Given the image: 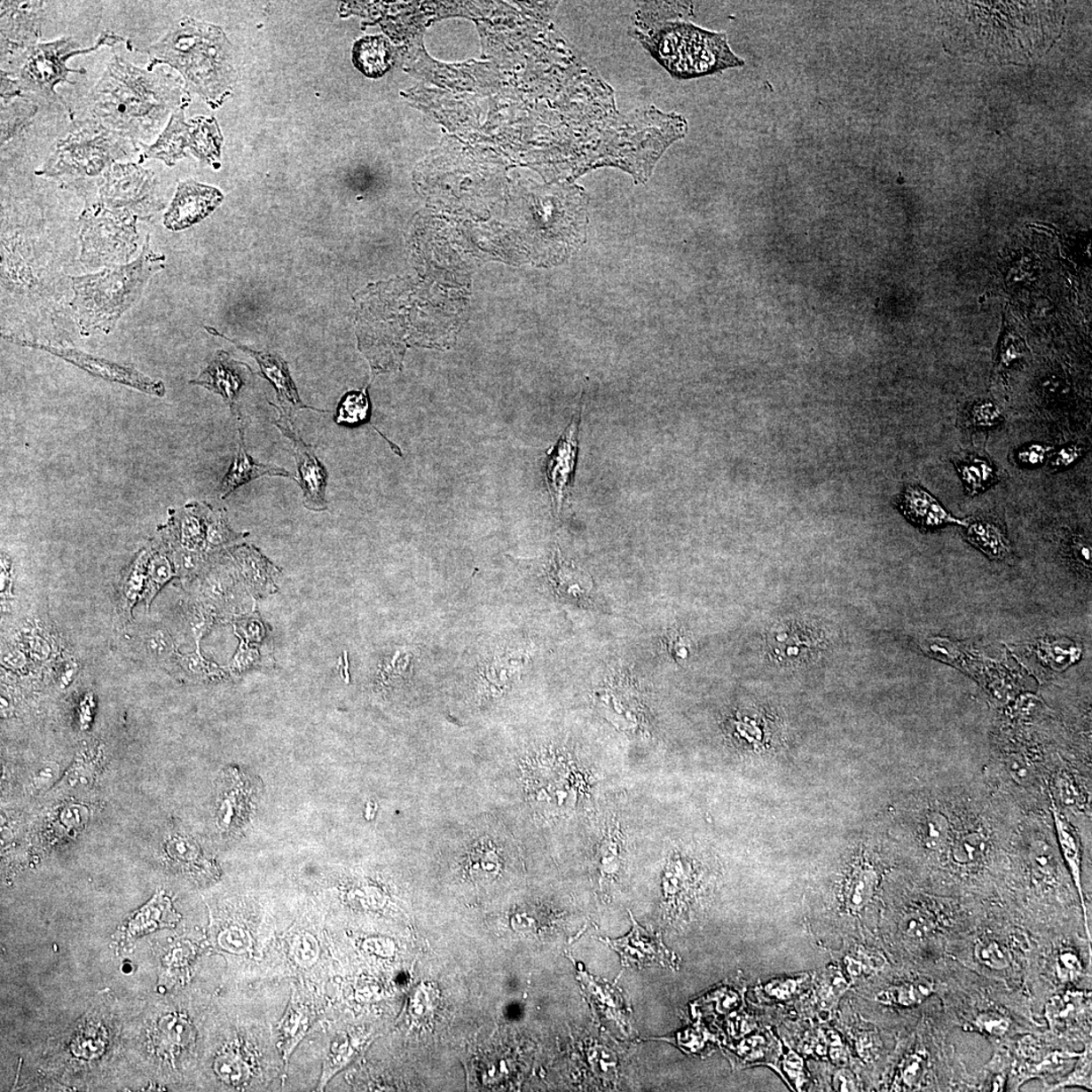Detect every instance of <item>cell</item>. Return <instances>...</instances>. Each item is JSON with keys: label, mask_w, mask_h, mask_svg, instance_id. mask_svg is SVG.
I'll return each instance as SVG.
<instances>
[{"label": "cell", "mask_w": 1092, "mask_h": 1092, "mask_svg": "<svg viewBox=\"0 0 1092 1092\" xmlns=\"http://www.w3.org/2000/svg\"><path fill=\"white\" fill-rule=\"evenodd\" d=\"M946 47L982 62L1025 64L1042 57L1059 38L1063 2L944 4Z\"/></svg>", "instance_id": "obj_1"}, {"label": "cell", "mask_w": 1092, "mask_h": 1092, "mask_svg": "<svg viewBox=\"0 0 1092 1092\" xmlns=\"http://www.w3.org/2000/svg\"><path fill=\"white\" fill-rule=\"evenodd\" d=\"M183 85L164 65L140 68L114 55L90 93V118L137 144L150 145L169 115L189 104Z\"/></svg>", "instance_id": "obj_2"}, {"label": "cell", "mask_w": 1092, "mask_h": 1092, "mask_svg": "<svg viewBox=\"0 0 1092 1092\" xmlns=\"http://www.w3.org/2000/svg\"><path fill=\"white\" fill-rule=\"evenodd\" d=\"M230 44L221 27L184 18L146 50L147 67L164 65L179 72L185 89L219 106L234 79Z\"/></svg>", "instance_id": "obj_3"}, {"label": "cell", "mask_w": 1092, "mask_h": 1092, "mask_svg": "<svg viewBox=\"0 0 1092 1092\" xmlns=\"http://www.w3.org/2000/svg\"><path fill=\"white\" fill-rule=\"evenodd\" d=\"M164 260L151 249L148 235L141 255L131 263L72 278L75 298L71 303L82 334L111 332L140 298L148 280L163 269Z\"/></svg>", "instance_id": "obj_4"}, {"label": "cell", "mask_w": 1092, "mask_h": 1092, "mask_svg": "<svg viewBox=\"0 0 1092 1092\" xmlns=\"http://www.w3.org/2000/svg\"><path fill=\"white\" fill-rule=\"evenodd\" d=\"M645 30L639 34L643 46L672 76L696 78L744 65L729 48L725 33L706 31L684 21Z\"/></svg>", "instance_id": "obj_5"}, {"label": "cell", "mask_w": 1092, "mask_h": 1092, "mask_svg": "<svg viewBox=\"0 0 1092 1092\" xmlns=\"http://www.w3.org/2000/svg\"><path fill=\"white\" fill-rule=\"evenodd\" d=\"M140 151L139 144L95 120H76L69 134L57 143L53 153L35 173L67 184L101 178L114 164Z\"/></svg>", "instance_id": "obj_6"}, {"label": "cell", "mask_w": 1092, "mask_h": 1092, "mask_svg": "<svg viewBox=\"0 0 1092 1092\" xmlns=\"http://www.w3.org/2000/svg\"><path fill=\"white\" fill-rule=\"evenodd\" d=\"M125 44L132 49L125 38L113 33L100 35L96 44L90 48H78V43L72 37H63L39 44L31 50L19 71L17 79L23 92L35 93L49 101L60 103L57 95L56 86L62 83H74L69 75H85L86 70L71 69L67 62L72 57L90 54L101 47Z\"/></svg>", "instance_id": "obj_7"}, {"label": "cell", "mask_w": 1092, "mask_h": 1092, "mask_svg": "<svg viewBox=\"0 0 1092 1092\" xmlns=\"http://www.w3.org/2000/svg\"><path fill=\"white\" fill-rule=\"evenodd\" d=\"M97 204L145 216L164 208L155 173L133 162H118L100 178Z\"/></svg>", "instance_id": "obj_8"}, {"label": "cell", "mask_w": 1092, "mask_h": 1092, "mask_svg": "<svg viewBox=\"0 0 1092 1092\" xmlns=\"http://www.w3.org/2000/svg\"><path fill=\"white\" fill-rule=\"evenodd\" d=\"M44 3H2V72L17 77L31 50L39 44Z\"/></svg>", "instance_id": "obj_9"}, {"label": "cell", "mask_w": 1092, "mask_h": 1092, "mask_svg": "<svg viewBox=\"0 0 1092 1092\" xmlns=\"http://www.w3.org/2000/svg\"><path fill=\"white\" fill-rule=\"evenodd\" d=\"M6 342L17 345L31 347V349L41 350L54 354L68 363L82 368L85 372L96 375V377L104 379L108 381L119 382L122 385L132 387L141 390L143 393L163 397L165 395V386L161 381H153L138 371L133 368H128L111 361L105 360L90 356L76 350L57 349L54 346L35 343L28 342V340L18 339L12 336H4Z\"/></svg>", "instance_id": "obj_10"}, {"label": "cell", "mask_w": 1092, "mask_h": 1092, "mask_svg": "<svg viewBox=\"0 0 1092 1092\" xmlns=\"http://www.w3.org/2000/svg\"><path fill=\"white\" fill-rule=\"evenodd\" d=\"M274 425L283 432L293 444V453L295 460L298 477L295 481L302 490L303 505L310 510H327L328 503L325 499L328 483V473L318 459L315 446L307 444L296 432L294 419L280 415Z\"/></svg>", "instance_id": "obj_11"}, {"label": "cell", "mask_w": 1092, "mask_h": 1092, "mask_svg": "<svg viewBox=\"0 0 1092 1092\" xmlns=\"http://www.w3.org/2000/svg\"><path fill=\"white\" fill-rule=\"evenodd\" d=\"M224 200L216 187L201 185L192 179L179 183L175 199L164 216V226L171 231H182L207 218Z\"/></svg>", "instance_id": "obj_12"}, {"label": "cell", "mask_w": 1092, "mask_h": 1092, "mask_svg": "<svg viewBox=\"0 0 1092 1092\" xmlns=\"http://www.w3.org/2000/svg\"><path fill=\"white\" fill-rule=\"evenodd\" d=\"M632 929L626 937L618 939H605L621 957L622 965L642 968L660 964L670 968L678 966L675 954L667 949L660 935L643 929L631 915Z\"/></svg>", "instance_id": "obj_13"}, {"label": "cell", "mask_w": 1092, "mask_h": 1092, "mask_svg": "<svg viewBox=\"0 0 1092 1092\" xmlns=\"http://www.w3.org/2000/svg\"><path fill=\"white\" fill-rule=\"evenodd\" d=\"M581 417L578 415L562 433L558 444L548 454L546 466V482L552 501L556 512H560L563 502L567 500L569 488L575 473L577 454L578 426Z\"/></svg>", "instance_id": "obj_14"}, {"label": "cell", "mask_w": 1092, "mask_h": 1092, "mask_svg": "<svg viewBox=\"0 0 1092 1092\" xmlns=\"http://www.w3.org/2000/svg\"><path fill=\"white\" fill-rule=\"evenodd\" d=\"M207 330L211 332L214 335H219L226 338L229 342L236 344L239 350L247 352L252 357L256 359L260 366V373L263 374V378L269 380L272 383L273 388L277 390L279 407L276 406L274 404L271 405L279 412L280 415L294 419L295 414L299 410L309 409L315 410L317 412H326L306 406V405L301 401L298 389H296L291 378V374H289L287 364L283 358L277 356V354L253 351L248 350L247 347L238 344L234 342V340H230L227 337L221 335L220 333L212 328L207 327Z\"/></svg>", "instance_id": "obj_15"}, {"label": "cell", "mask_w": 1092, "mask_h": 1092, "mask_svg": "<svg viewBox=\"0 0 1092 1092\" xmlns=\"http://www.w3.org/2000/svg\"><path fill=\"white\" fill-rule=\"evenodd\" d=\"M185 106L179 107L168 122L157 140L150 145L140 144L143 159H156L168 166L175 165L186 156L185 149L192 152L194 131L192 121L185 122Z\"/></svg>", "instance_id": "obj_16"}, {"label": "cell", "mask_w": 1092, "mask_h": 1092, "mask_svg": "<svg viewBox=\"0 0 1092 1092\" xmlns=\"http://www.w3.org/2000/svg\"><path fill=\"white\" fill-rule=\"evenodd\" d=\"M240 365L231 358L227 352L219 351L199 379L192 381L191 383L205 387L222 396L231 411L238 415L237 399L244 386Z\"/></svg>", "instance_id": "obj_17"}, {"label": "cell", "mask_w": 1092, "mask_h": 1092, "mask_svg": "<svg viewBox=\"0 0 1092 1092\" xmlns=\"http://www.w3.org/2000/svg\"><path fill=\"white\" fill-rule=\"evenodd\" d=\"M900 508L910 522L924 528V530H931L948 523H959L965 525L964 522L953 517L950 513L947 512L943 506L939 504L929 491H924L921 487L908 486L903 491L900 499Z\"/></svg>", "instance_id": "obj_18"}, {"label": "cell", "mask_w": 1092, "mask_h": 1092, "mask_svg": "<svg viewBox=\"0 0 1092 1092\" xmlns=\"http://www.w3.org/2000/svg\"><path fill=\"white\" fill-rule=\"evenodd\" d=\"M238 452L221 486V499H226L239 487L264 475L293 477L285 468L273 465H263L253 460L246 451L244 432L239 428Z\"/></svg>", "instance_id": "obj_19"}, {"label": "cell", "mask_w": 1092, "mask_h": 1092, "mask_svg": "<svg viewBox=\"0 0 1092 1092\" xmlns=\"http://www.w3.org/2000/svg\"><path fill=\"white\" fill-rule=\"evenodd\" d=\"M1052 809L1060 848L1063 852V856H1065L1066 860L1070 874H1072L1077 892L1080 894L1083 911L1084 925H1086L1087 934L1090 941L1091 936L1088 930L1087 906L1086 901H1084L1081 882V848L1080 837L1077 836L1072 824H1070L1066 820V817L1060 813L1058 808L1056 807L1054 804Z\"/></svg>", "instance_id": "obj_20"}, {"label": "cell", "mask_w": 1092, "mask_h": 1092, "mask_svg": "<svg viewBox=\"0 0 1092 1092\" xmlns=\"http://www.w3.org/2000/svg\"><path fill=\"white\" fill-rule=\"evenodd\" d=\"M354 67L371 78L385 75L393 63V49L381 35L365 37L356 43L352 50Z\"/></svg>", "instance_id": "obj_21"}, {"label": "cell", "mask_w": 1092, "mask_h": 1092, "mask_svg": "<svg viewBox=\"0 0 1092 1092\" xmlns=\"http://www.w3.org/2000/svg\"><path fill=\"white\" fill-rule=\"evenodd\" d=\"M239 573L247 588L255 595H265L276 589L273 566L257 549L245 546L235 554Z\"/></svg>", "instance_id": "obj_22"}, {"label": "cell", "mask_w": 1092, "mask_h": 1092, "mask_svg": "<svg viewBox=\"0 0 1092 1092\" xmlns=\"http://www.w3.org/2000/svg\"><path fill=\"white\" fill-rule=\"evenodd\" d=\"M313 1023L312 1012L293 996L287 1012L278 1026L279 1048L287 1063L296 1046L306 1036Z\"/></svg>", "instance_id": "obj_23"}, {"label": "cell", "mask_w": 1092, "mask_h": 1092, "mask_svg": "<svg viewBox=\"0 0 1092 1092\" xmlns=\"http://www.w3.org/2000/svg\"><path fill=\"white\" fill-rule=\"evenodd\" d=\"M134 648L144 660L156 664L173 662L178 654L172 636L161 626L141 629L134 638Z\"/></svg>", "instance_id": "obj_24"}, {"label": "cell", "mask_w": 1092, "mask_h": 1092, "mask_svg": "<svg viewBox=\"0 0 1092 1092\" xmlns=\"http://www.w3.org/2000/svg\"><path fill=\"white\" fill-rule=\"evenodd\" d=\"M1088 997L1079 990L1055 995L1046 1005V1017L1056 1030L1065 1029L1074 1024L1086 1007Z\"/></svg>", "instance_id": "obj_25"}, {"label": "cell", "mask_w": 1092, "mask_h": 1092, "mask_svg": "<svg viewBox=\"0 0 1092 1092\" xmlns=\"http://www.w3.org/2000/svg\"><path fill=\"white\" fill-rule=\"evenodd\" d=\"M936 992V985L928 979H918L889 987L876 996L877 1002L886 1005L909 1008L922 1004Z\"/></svg>", "instance_id": "obj_26"}, {"label": "cell", "mask_w": 1092, "mask_h": 1092, "mask_svg": "<svg viewBox=\"0 0 1092 1092\" xmlns=\"http://www.w3.org/2000/svg\"><path fill=\"white\" fill-rule=\"evenodd\" d=\"M967 538L975 546L994 560L1007 558L1010 553V542L1001 528L987 522H975L969 525Z\"/></svg>", "instance_id": "obj_27"}, {"label": "cell", "mask_w": 1092, "mask_h": 1092, "mask_svg": "<svg viewBox=\"0 0 1092 1092\" xmlns=\"http://www.w3.org/2000/svg\"><path fill=\"white\" fill-rule=\"evenodd\" d=\"M878 886V874L869 866H860L851 875L845 900L852 911H860L870 903Z\"/></svg>", "instance_id": "obj_28"}, {"label": "cell", "mask_w": 1092, "mask_h": 1092, "mask_svg": "<svg viewBox=\"0 0 1092 1092\" xmlns=\"http://www.w3.org/2000/svg\"><path fill=\"white\" fill-rule=\"evenodd\" d=\"M171 903L162 894H157L140 913L133 918L129 927L133 936L171 924L176 920Z\"/></svg>", "instance_id": "obj_29"}, {"label": "cell", "mask_w": 1092, "mask_h": 1092, "mask_svg": "<svg viewBox=\"0 0 1092 1092\" xmlns=\"http://www.w3.org/2000/svg\"><path fill=\"white\" fill-rule=\"evenodd\" d=\"M38 106L19 98L2 106V144L9 142L34 119Z\"/></svg>", "instance_id": "obj_30"}, {"label": "cell", "mask_w": 1092, "mask_h": 1092, "mask_svg": "<svg viewBox=\"0 0 1092 1092\" xmlns=\"http://www.w3.org/2000/svg\"><path fill=\"white\" fill-rule=\"evenodd\" d=\"M956 467L970 494H978L994 481V469L985 460L970 458L968 460L958 462Z\"/></svg>", "instance_id": "obj_31"}, {"label": "cell", "mask_w": 1092, "mask_h": 1092, "mask_svg": "<svg viewBox=\"0 0 1092 1092\" xmlns=\"http://www.w3.org/2000/svg\"><path fill=\"white\" fill-rule=\"evenodd\" d=\"M238 591L235 577L228 570L213 571L202 583V592L213 604H232L234 600L239 602Z\"/></svg>", "instance_id": "obj_32"}, {"label": "cell", "mask_w": 1092, "mask_h": 1092, "mask_svg": "<svg viewBox=\"0 0 1092 1092\" xmlns=\"http://www.w3.org/2000/svg\"><path fill=\"white\" fill-rule=\"evenodd\" d=\"M95 776V762L90 760L88 757L78 758L70 769L65 773L60 783L58 784V790L63 793L88 791L93 785Z\"/></svg>", "instance_id": "obj_33"}, {"label": "cell", "mask_w": 1092, "mask_h": 1092, "mask_svg": "<svg viewBox=\"0 0 1092 1092\" xmlns=\"http://www.w3.org/2000/svg\"><path fill=\"white\" fill-rule=\"evenodd\" d=\"M371 405L365 392H351L340 402L335 421L339 425L358 426L367 421Z\"/></svg>", "instance_id": "obj_34"}, {"label": "cell", "mask_w": 1092, "mask_h": 1092, "mask_svg": "<svg viewBox=\"0 0 1092 1092\" xmlns=\"http://www.w3.org/2000/svg\"><path fill=\"white\" fill-rule=\"evenodd\" d=\"M1080 1053H1072L1067 1051H1054L1042 1056L1035 1063L1028 1065L1025 1070L1024 1077L1025 1080L1033 1079V1077H1047L1058 1074L1065 1072V1070L1073 1067L1077 1058Z\"/></svg>", "instance_id": "obj_35"}, {"label": "cell", "mask_w": 1092, "mask_h": 1092, "mask_svg": "<svg viewBox=\"0 0 1092 1092\" xmlns=\"http://www.w3.org/2000/svg\"><path fill=\"white\" fill-rule=\"evenodd\" d=\"M986 841L978 831H967L959 835L952 845V857L959 865H973L985 855Z\"/></svg>", "instance_id": "obj_36"}, {"label": "cell", "mask_w": 1092, "mask_h": 1092, "mask_svg": "<svg viewBox=\"0 0 1092 1092\" xmlns=\"http://www.w3.org/2000/svg\"><path fill=\"white\" fill-rule=\"evenodd\" d=\"M974 956L983 966L994 971H1002L1010 965V956L1007 948L993 939H980L974 947Z\"/></svg>", "instance_id": "obj_37"}, {"label": "cell", "mask_w": 1092, "mask_h": 1092, "mask_svg": "<svg viewBox=\"0 0 1092 1092\" xmlns=\"http://www.w3.org/2000/svg\"><path fill=\"white\" fill-rule=\"evenodd\" d=\"M184 677L190 680H198V681H206V680H213L221 675V671L213 663L208 662L204 656L200 655V648L197 652L182 656L177 654L175 661Z\"/></svg>", "instance_id": "obj_38"}, {"label": "cell", "mask_w": 1092, "mask_h": 1092, "mask_svg": "<svg viewBox=\"0 0 1092 1092\" xmlns=\"http://www.w3.org/2000/svg\"><path fill=\"white\" fill-rule=\"evenodd\" d=\"M166 851L169 856L179 864L185 869H191L190 867H197L201 860L200 850L198 845L187 837H173L166 845Z\"/></svg>", "instance_id": "obj_39"}, {"label": "cell", "mask_w": 1092, "mask_h": 1092, "mask_svg": "<svg viewBox=\"0 0 1092 1092\" xmlns=\"http://www.w3.org/2000/svg\"><path fill=\"white\" fill-rule=\"evenodd\" d=\"M927 1056L915 1053L903 1060L900 1070V1080L902 1087L908 1090L918 1088L927 1074Z\"/></svg>", "instance_id": "obj_40"}, {"label": "cell", "mask_w": 1092, "mask_h": 1092, "mask_svg": "<svg viewBox=\"0 0 1092 1092\" xmlns=\"http://www.w3.org/2000/svg\"><path fill=\"white\" fill-rule=\"evenodd\" d=\"M176 568L170 561L162 554L151 556L148 567L147 598L148 603L159 589L175 576Z\"/></svg>", "instance_id": "obj_41"}, {"label": "cell", "mask_w": 1092, "mask_h": 1092, "mask_svg": "<svg viewBox=\"0 0 1092 1092\" xmlns=\"http://www.w3.org/2000/svg\"><path fill=\"white\" fill-rule=\"evenodd\" d=\"M1091 1053L1090 1049L1080 1053L1077 1058L1075 1065L1072 1067V1072L1063 1079L1058 1084H1055L1053 1088L1058 1089L1069 1087H1079L1086 1089L1092 1088L1091 1080Z\"/></svg>", "instance_id": "obj_42"}, {"label": "cell", "mask_w": 1092, "mask_h": 1092, "mask_svg": "<svg viewBox=\"0 0 1092 1092\" xmlns=\"http://www.w3.org/2000/svg\"><path fill=\"white\" fill-rule=\"evenodd\" d=\"M973 1030L990 1038L1001 1039L1007 1035L1010 1022L1008 1017L995 1011H983L973 1019Z\"/></svg>", "instance_id": "obj_43"}, {"label": "cell", "mask_w": 1092, "mask_h": 1092, "mask_svg": "<svg viewBox=\"0 0 1092 1092\" xmlns=\"http://www.w3.org/2000/svg\"><path fill=\"white\" fill-rule=\"evenodd\" d=\"M216 1073L224 1081L232 1086H240L248 1077V1069L245 1063L237 1056L225 1055L216 1059L215 1063Z\"/></svg>", "instance_id": "obj_44"}, {"label": "cell", "mask_w": 1092, "mask_h": 1092, "mask_svg": "<svg viewBox=\"0 0 1092 1092\" xmlns=\"http://www.w3.org/2000/svg\"><path fill=\"white\" fill-rule=\"evenodd\" d=\"M151 555L147 552L141 553L138 559L133 563V567L127 577L125 584V596L128 601L134 604L137 598L139 597L145 578L148 571L147 566Z\"/></svg>", "instance_id": "obj_45"}, {"label": "cell", "mask_w": 1092, "mask_h": 1092, "mask_svg": "<svg viewBox=\"0 0 1092 1092\" xmlns=\"http://www.w3.org/2000/svg\"><path fill=\"white\" fill-rule=\"evenodd\" d=\"M925 828V843L930 849L941 850L948 844L949 824L942 814L930 815Z\"/></svg>", "instance_id": "obj_46"}, {"label": "cell", "mask_w": 1092, "mask_h": 1092, "mask_svg": "<svg viewBox=\"0 0 1092 1092\" xmlns=\"http://www.w3.org/2000/svg\"><path fill=\"white\" fill-rule=\"evenodd\" d=\"M970 423L975 428H993L1003 421L1002 412L993 402L975 405L970 413Z\"/></svg>", "instance_id": "obj_47"}, {"label": "cell", "mask_w": 1092, "mask_h": 1092, "mask_svg": "<svg viewBox=\"0 0 1092 1092\" xmlns=\"http://www.w3.org/2000/svg\"><path fill=\"white\" fill-rule=\"evenodd\" d=\"M1083 973L1081 960L1073 950H1063L1056 959V974L1062 982H1073Z\"/></svg>", "instance_id": "obj_48"}, {"label": "cell", "mask_w": 1092, "mask_h": 1092, "mask_svg": "<svg viewBox=\"0 0 1092 1092\" xmlns=\"http://www.w3.org/2000/svg\"><path fill=\"white\" fill-rule=\"evenodd\" d=\"M600 867L602 875L617 873L620 860V849L617 837H606L600 849Z\"/></svg>", "instance_id": "obj_49"}, {"label": "cell", "mask_w": 1092, "mask_h": 1092, "mask_svg": "<svg viewBox=\"0 0 1092 1092\" xmlns=\"http://www.w3.org/2000/svg\"><path fill=\"white\" fill-rule=\"evenodd\" d=\"M161 1031L168 1036L169 1042L175 1046H184L192 1037V1028L189 1024L177 1017L165 1018L161 1023Z\"/></svg>", "instance_id": "obj_50"}, {"label": "cell", "mask_w": 1092, "mask_h": 1092, "mask_svg": "<svg viewBox=\"0 0 1092 1092\" xmlns=\"http://www.w3.org/2000/svg\"><path fill=\"white\" fill-rule=\"evenodd\" d=\"M59 766L53 762L43 764L35 770L32 776L31 784L35 791H44L47 788L53 786L55 781L59 777Z\"/></svg>", "instance_id": "obj_51"}, {"label": "cell", "mask_w": 1092, "mask_h": 1092, "mask_svg": "<svg viewBox=\"0 0 1092 1092\" xmlns=\"http://www.w3.org/2000/svg\"><path fill=\"white\" fill-rule=\"evenodd\" d=\"M89 820V810L82 805H70L62 810L60 822L70 833L72 829H82Z\"/></svg>", "instance_id": "obj_52"}, {"label": "cell", "mask_w": 1092, "mask_h": 1092, "mask_svg": "<svg viewBox=\"0 0 1092 1092\" xmlns=\"http://www.w3.org/2000/svg\"><path fill=\"white\" fill-rule=\"evenodd\" d=\"M1051 450L1050 446L1032 444L1018 451L1017 459L1022 466L1035 467L1043 464L1048 452Z\"/></svg>", "instance_id": "obj_53"}, {"label": "cell", "mask_w": 1092, "mask_h": 1092, "mask_svg": "<svg viewBox=\"0 0 1092 1092\" xmlns=\"http://www.w3.org/2000/svg\"><path fill=\"white\" fill-rule=\"evenodd\" d=\"M295 956L302 965H312L318 958V945L314 938L302 937L295 945Z\"/></svg>", "instance_id": "obj_54"}, {"label": "cell", "mask_w": 1092, "mask_h": 1092, "mask_svg": "<svg viewBox=\"0 0 1092 1092\" xmlns=\"http://www.w3.org/2000/svg\"><path fill=\"white\" fill-rule=\"evenodd\" d=\"M258 662L259 654L257 649L245 645L244 641H242L240 648H239L238 653L234 657L232 665H231V669H232L234 672H243L246 670L255 667Z\"/></svg>", "instance_id": "obj_55"}, {"label": "cell", "mask_w": 1092, "mask_h": 1092, "mask_svg": "<svg viewBox=\"0 0 1092 1092\" xmlns=\"http://www.w3.org/2000/svg\"><path fill=\"white\" fill-rule=\"evenodd\" d=\"M669 653L677 661L686 660L689 656V641L679 632H671L665 638Z\"/></svg>", "instance_id": "obj_56"}, {"label": "cell", "mask_w": 1092, "mask_h": 1092, "mask_svg": "<svg viewBox=\"0 0 1092 1092\" xmlns=\"http://www.w3.org/2000/svg\"><path fill=\"white\" fill-rule=\"evenodd\" d=\"M1082 453V448L1079 445H1068L1063 447L1057 453H1056L1051 467L1054 471L1066 468L1072 466L1074 462L1081 457Z\"/></svg>", "instance_id": "obj_57"}, {"label": "cell", "mask_w": 1092, "mask_h": 1092, "mask_svg": "<svg viewBox=\"0 0 1092 1092\" xmlns=\"http://www.w3.org/2000/svg\"><path fill=\"white\" fill-rule=\"evenodd\" d=\"M23 93L18 79L2 72V106L9 105L12 100L23 98Z\"/></svg>", "instance_id": "obj_58"}, {"label": "cell", "mask_w": 1092, "mask_h": 1092, "mask_svg": "<svg viewBox=\"0 0 1092 1092\" xmlns=\"http://www.w3.org/2000/svg\"><path fill=\"white\" fill-rule=\"evenodd\" d=\"M931 928V923L929 917L918 914L911 917L907 922L906 931L909 936L920 938L928 934Z\"/></svg>", "instance_id": "obj_59"}, {"label": "cell", "mask_w": 1092, "mask_h": 1092, "mask_svg": "<svg viewBox=\"0 0 1092 1092\" xmlns=\"http://www.w3.org/2000/svg\"><path fill=\"white\" fill-rule=\"evenodd\" d=\"M245 624L246 625L241 626L240 628L245 633L246 639L255 641L263 640L265 635V629L262 622L255 618H249L245 621Z\"/></svg>", "instance_id": "obj_60"}, {"label": "cell", "mask_w": 1092, "mask_h": 1092, "mask_svg": "<svg viewBox=\"0 0 1092 1092\" xmlns=\"http://www.w3.org/2000/svg\"><path fill=\"white\" fill-rule=\"evenodd\" d=\"M3 663L7 668L20 670L25 667L27 659L25 655L21 653L20 650L11 649L4 655Z\"/></svg>", "instance_id": "obj_61"}, {"label": "cell", "mask_w": 1092, "mask_h": 1092, "mask_svg": "<svg viewBox=\"0 0 1092 1092\" xmlns=\"http://www.w3.org/2000/svg\"><path fill=\"white\" fill-rule=\"evenodd\" d=\"M31 652L35 659L44 661L49 656L51 648L45 640H43L40 636H35L31 643Z\"/></svg>", "instance_id": "obj_62"}]
</instances>
